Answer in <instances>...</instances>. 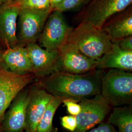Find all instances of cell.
<instances>
[{"label":"cell","mask_w":132,"mask_h":132,"mask_svg":"<svg viewBox=\"0 0 132 132\" xmlns=\"http://www.w3.org/2000/svg\"><path fill=\"white\" fill-rule=\"evenodd\" d=\"M106 71L96 69L83 74L56 71L41 78L38 84L54 97L79 102L100 94L101 79Z\"/></svg>","instance_id":"obj_1"},{"label":"cell","mask_w":132,"mask_h":132,"mask_svg":"<svg viewBox=\"0 0 132 132\" xmlns=\"http://www.w3.org/2000/svg\"><path fill=\"white\" fill-rule=\"evenodd\" d=\"M92 59L98 60L108 51L113 43L102 28L88 22H82L72 28L67 42Z\"/></svg>","instance_id":"obj_2"},{"label":"cell","mask_w":132,"mask_h":132,"mask_svg":"<svg viewBox=\"0 0 132 132\" xmlns=\"http://www.w3.org/2000/svg\"><path fill=\"white\" fill-rule=\"evenodd\" d=\"M100 94L112 107L132 103V73L118 69L106 71L101 81Z\"/></svg>","instance_id":"obj_3"},{"label":"cell","mask_w":132,"mask_h":132,"mask_svg":"<svg viewBox=\"0 0 132 132\" xmlns=\"http://www.w3.org/2000/svg\"><path fill=\"white\" fill-rule=\"evenodd\" d=\"M132 4V0H91L75 18L80 23L88 22L101 28L109 19L126 10Z\"/></svg>","instance_id":"obj_4"},{"label":"cell","mask_w":132,"mask_h":132,"mask_svg":"<svg viewBox=\"0 0 132 132\" xmlns=\"http://www.w3.org/2000/svg\"><path fill=\"white\" fill-rule=\"evenodd\" d=\"M72 29L66 22L63 13L54 10L45 23L37 40L38 45L49 51H59L67 42Z\"/></svg>","instance_id":"obj_5"},{"label":"cell","mask_w":132,"mask_h":132,"mask_svg":"<svg viewBox=\"0 0 132 132\" xmlns=\"http://www.w3.org/2000/svg\"><path fill=\"white\" fill-rule=\"evenodd\" d=\"M79 103L81 110L76 117L77 127L73 132H86L103 122L112 108L100 94L83 99Z\"/></svg>","instance_id":"obj_6"},{"label":"cell","mask_w":132,"mask_h":132,"mask_svg":"<svg viewBox=\"0 0 132 132\" xmlns=\"http://www.w3.org/2000/svg\"><path fill=\"white\" fill-rule=\"evenodd\" d=\"M52 11H36L20 8L17 23L18 45L26 46L28 44L37 42Z\"/></svg>","instance_id":"obj_7"},{"label":"cell","mask_w":132,"mask_h":132,"mask_svg":"<svg viewBox=\"0 0 132 132\" xmlns=\"http://www.w3.org/2000/svg\"><path fill=\"white\" fill-rule=\"evenodd\" d=\"M35 77L33 73L19 75L0 69V122L12 101Z\"/></svg>","instance_id":"obj_8"},{"label":"cell","mask_w":132,"mask_h":132,"mask_svg":"<svg viewBox=\"0 0 132 132\" xmlns=\"http://www.w3.org/2000/svg\"><path fill=\"white\" fill-rule=\"evenodd\" d=\"M26 47L32 66V73L40 78L61 70L59 51H49L36 43H30Z\"/></svg>","instance_id":"obj_9"},{"label":"cell","mask_w":132,"mask_h":132,"mask_svg":"<svg viewBox=\"0 0 132 132\" xmlns=\"http://www.w3.org/2000/svg\"><path fill=\"white\" fill-rule=\"evenodd\" d=\"M61 61L60 71L83 74L96 70L97 60L87 56L76 47L66 43L59 50Z\"/></svg>","instance_id":"obj_10"},{"label":"cell","mask_w":132,"mask_h":132,"mask_svg":"<svg viewBox=\"0 0 132 132\" xmlns=\"http://www.w3.org/2000/svg\"><path fill=\"white\" fill-rule=\"evenodd\" d=\"M53 97L38 84L29 90L24 132H36L38 123Z\"/></svg>","instance_id":"obj_11"},{"label":"cell","mask_w":132,"mask_h":132,"mask_svg":"<svg viewBox=\"0 0 132 132\" xmlns=\"http://www.w3.org/2000/svg\"><path fill=\"white\" fill-rule=\"evenodd\" d=\"M28 92L29 90L24 88L11 102L0 122V129L2 132H24Z\"/></svg>","instance_id":"obj_12"},{"label":"cell","mask_w":132,"mask_h":132,"mask_svg":"<svg viewBox=\"0 0 132 132\" xmlns=\"http://www.w3.org/2000/svg\"><path fill=\"white\" fill-rule=\"evenodd\" d=\"M20 7L11 0L0 5V43L7 48L18 45L17 23Z\"/></svg>","instance_id":"obj_13"},{"label":"cell","mask_w":132,"mask_h":132,"mask_svg":"<svg viewBox=\"0 0 132 132\" xmlns=\"http://www.w3.org/2000/svg\"><path fill=\"white\" fill-rule=\"evenodd\" d=\"M1 68L19 75L32 73V66L25 46L9 47L0 57Z\"/></svg>","instance_id":"obj_14"},{"label":"cell","mask_w":132,"mask_h":132,"mask_svg":"<svg viewBox=\"0 0 132 132\" xmlns=\"http://www.w3.org/2000/svg\"><path fill=\"white\" fill-rule=\"evenodd\" d=\"M101 28L112 43L132 35V5L109 19Z\"/></svg>","instance_id":"obj_15"},{"label":"cell","mask_w":132,"mask_h":132,"mask_svg":"<svg viewBox=\"0 0 132 132\" xmlns=\"http://www.w3.org/2000/svg\"><path fill=\"white\" fill-rule=\"evenodd\" d=\"M97 70L118 69L132 71V52L123 50L116 43L98 60Z\"/></svg>","instance_id":"obj_16"},{"label":"cell","mask_w":132,"mask_h":132,"mask_svg":"<svg viewBox=\"0 0 132 132\" xmlns=\"http://www.w3.org/2000/svg\"><path fill=\"white\" fill-rule=\"evenodd\" d=\"M107 122L118 128V132H132V104L113 107Z\"/></svg>","instance_id":"obj_17"},{"label":"cell","mask_w":132,"mask_h":132,"mask_svg":"<svg viewBox=\"0 0 132 132\" xmlns=\"http://www.w3.org/2000/svg\"><path fill=\"white\" fill-rule=\"evenodd\" d=\"M63 100L53 96L38 123L36 132H56L53 126V120L57 109L62 104Z\"/></svg>","instance_id":"obj_18"},{"label":"cell","mask_w":132,"mask_h":132,"mask_svg":"<svg viewBox=\"0 0 132 132\" xmlns=\"http://www.w3.org/2000/svg\"><path fill=\"white\" fill-rule=\"evenodd\" d=\"M17 3L21 9L36 11H52L49 0H22Z\"/></svg>","instance_id":"obj_19"},{"label":"cell","mask_w":132,"mask_h":132,"mask_svg":"<svg viewBox=\"0 0 132 132\" xmlns=\"http://www.w3.org/2000/svg\"><path fill=\"white\" fill-rule=\"evenodd\" d=\"M91 0H64L61 5L55 10L62 13L81 10L88 5Z\"/></svg>","instance_id":"obj_20"},{"label":"cell","mask_w":132,"mask_h":132,"mask_svg":"<svg viewBox=\"0 0 132 132\" xmlns=\"http://www.w3.org/2000/svg\"><path fill=\"white\" fill-rule=\"evenodd\" d=\"M62 103L66 106L67 112L70 115L76 117L81 111V106L79 102L76 100L71 98L64 99Z\"/></svg>","instance_id":"obj_21"},{"label":"cell","mask_w":132,"mask_h":132,"mask_svg":"<svg viewBox=\"0 0 132 132\" xmlns=\"http://www.w3.org/2000/svg\"><path fill=\"white\" fill-rule=\"evenodd\" d=\"M60 119L63 128L71 132H73L76 130L77 127V121L75 116L70 114L63 116Z\"/></svg>","instance_id":"obj_22"},{"label":"cell","mask_w":132,"mask_h":132,"mask_svg":"<svg viewBox=\"0 0 132 132\" xmlns=\"http://www.w3.org/2000/svg\"><path fill=\"white\" fill-rule=\"evenodd\" d=\"M86 132H118V131L111 124L107 122H102L96 127H94Z\"/></svg>","instance_id":"obj_23"},{"label":"cell","mask_w":132,"mask_h":132,"mask_svg":"<svg viewBox=\"0 0 132 132\" xmlns=\"http://www.w3.org/2000/svg\"><path fill=\"white\" fill-rule=\"evenodd\" d=\"M115 43L123 50L132 52V35L122 38Z\"/></svg>","instance_id":"obj_24"},{"label":"cell","mask_w":132,"mask_h":132,"mask_svg":"<svg viewBox=\"0 0 132 132\" xmlns=\"http://www.w3.org/2000/svg\"><path fill=\"white\" fill-rule=\"evenodd\" d=\"M64 0H49L51 8L52 11L55 10L59 6Z\"/></svg>","instance_id":"obj_25"},{"label":"cell","mask_w":132,"mask_h":132,"mask_svg":"<svg viewBox=\"0 0 132 132\" xmlns=\"http://www.w3.org/2000/svg\"><path fill=\"white\" fill-rule=\"evenodd\" d=\"M10 1V0H0V5L6 4Z\"/></svg>","instance_id":"obj_26"},{"label":"cell","mask_w":132,"mask_h":132,"mask_svg":"<svg viewBox=\"0 0 132 132\" xmlns=\"http://www.w3.org/2000/svg\"><path fill=\"white\" fill-rule=\"evenodd\" d=\"M11 1L15 2V3H19V2L21 1L22 0H11Z\"/></svg>","instance_id":"obj_27"},{"label":"cell","mask_w":132,"mask_h":132,"mask_svg":"<svg viewBox=\"0 0 132 132\" xmlns=\"http://www.w3.org/2000/svg\"><path fill=\"white\" fill-rule=\"evenodd\" d=\"M0 132H3L2 131V130H1V129H0Z\"/></svg>","instance_id":"obj_28"},{"label":"cell","mask_w":132,"mask_h":132,"mask_svg":"<svg viewBox=\"0 0 132 132\" xmlns=\"http://www.w3.org/2000/svg\"></svg>","instance_id":"obj_29"}]
</instances>
